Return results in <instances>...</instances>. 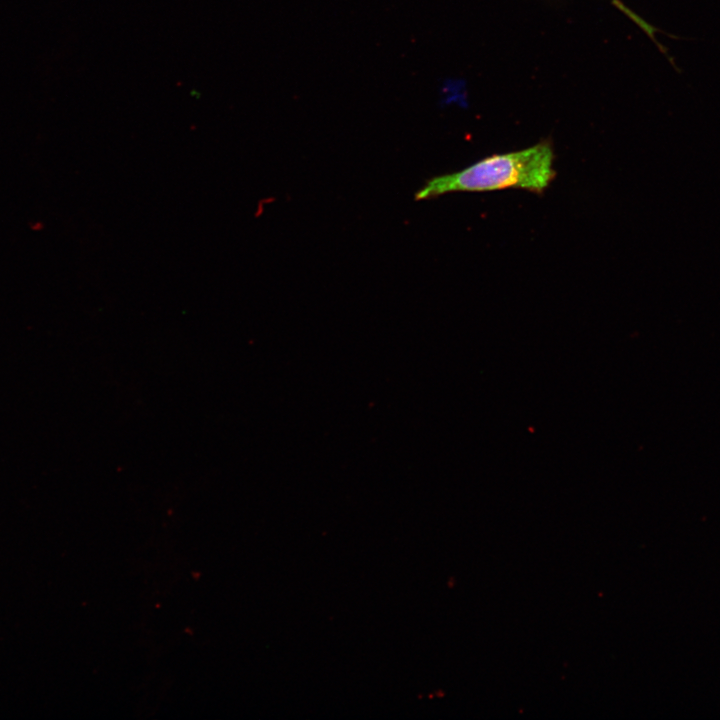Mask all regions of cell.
Here are the masks:
<instances>
[{
  "label": "cell",
  "instance_id": "cell-1",
  "mask_svg": "<svg viewBox=\"0 0 720 720\" xmlns=\"http://www.w3.org/2000/svg\"><path fill=\"white\" fill-rule=\"evenodd\" d=\"M554 151L548 142L494 154L457 172L431 178L416 192V200L452 192H486L508 188L543 192L555 178Z\"/></svg>",
  "mask_w": 720,
  "mask_h": 720
}]
</instances>
